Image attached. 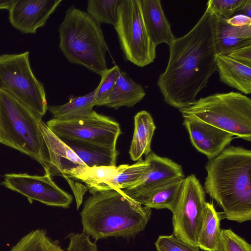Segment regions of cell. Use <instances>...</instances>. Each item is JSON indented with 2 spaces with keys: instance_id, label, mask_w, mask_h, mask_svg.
<instances>
[{
  "instance_id": "16",
  "label": "cell",
  "mask_w": 251,
  "mask_h": 251,
  "mask_svg": "<svg viewBox=\"0 0 251 251\" xmlns=\"http://www.w3.org/2000/svg\"><path fill=\"white\" fill-rule=\"evenodd\" d=\"M216 63L221 81L245 94H251V66L223 54H217Z\"/></svg>"
},
{
  "instance_id": "3",
  "label": "cell",
  "mask_w": 251,
  "mask_h": 251,
  "mask_svg": "<svg viewBox=\"0 0 251 251\" xmlns=\"http://www.w3.org/2000/svg\"><path fill=\"white\" fill-rule=\"evenodd\" d=\"M80 212L83 232L95 241L110 237L131 238L143 231L151 209L143 206L122 190L92 192Z\"/></svg>"
},
{
  "instance_id": "27",
  "label": "cell",
  "mask_w": 251,
  "mask_h": 251,
  "mask_svg": "<svg viewBox=\"0 0 251 251\" xmlns=\"http://www.w3.org/2000/svg\"><path fill=\"white\" fill-rule=\"evenodd\" d=\"M120 69L117 65L107 69L101 75L99 85L95 89V101L97 106H105L114 88Z\"/></svg>"
},
{
  "instance_id": "25",
  "label": "cell",
  "mask_w": 251,
  "mask_h": 251,
  "mask_svg": "<svg viewBox=\"0 0 251 251\" xmlns=\"http://www.w3.org/2000/svg\"><path fill=\"white\" fill-rule=\"evenodd\" d=\"M10 251H64L58 240H53L44 229L32 230L22 237Z\"/></svg>"
},
{
  "instance_id": "18",
  "label": "cell",
  "mask_w": 251,
  "mask_h": 251,
  "mask_svg": "<svg viewBox=\"0 0 251 251\" xmlns=\"http://www.w3.org/2000/svg\"><path fill=\"white\" fill-rule=\"evenodd\" d=\"M226 19L216 18V42L217 54L228 55L232 51L251 45V25L232 26Z\"/></svg>"
},
{
  "instance_id": "11",
  "label": "cell",
  "mask_w": 251,
  "mask_h": 251,
  "mask_svg": "<svg viewBox=\"0 0 251 251\" xmlns=\"http://www.w3.org/2000/svg\"><path fill=\"white\" fill-rule=\"evenodd\" d=\"M2 184L25 196L30 203L34 200L49 206L67 208L73 197L58 187L48 173L44 176L27 174H8Z\"/></svg>"
},
{
  "instance_id": "19",
  "label": "cell",
  "mask_w": 251,
  "mask_h": 251,
  "mask_svg": "<svg viewBox=\"0 0 251 251\" xmlns=\"http://www.w3.org/2000/svg\"><path fill=\"white\" fill-rule=\"evenodd\" d=\"M134 130L129 153L133 161L142 159L151 151V142L156 129L152 116L148 112H138L134 118Z\"/></svg>"
},
{
  "instance_id": "9",
  "label": "cell",
  "mask_w": 251,
  "mask_h": 251,
  "mask_svg": "<svg viewBox=\"0 0 251 251\" xmlns=\"http://www.w3.org/2000/svg\"><path fill=\"white\" fill-rule=\"evenodd\" d=\"M61 139L75 141L117 151V141L121 133L120 125L112 118L97 113L74 119H51L46 124Z\"/></svg>"
},
{
  "instance_id": "5",
  "label": "cell",
  "mask_w": 251,
  "mask_h": 251,
  "mask_svg": "<svg viewBox=\"0 0 251 251\" xmlns=\"http://www.w3.org/2000/svg\"><path fill=\"white\" fill-rule=\"evenodd\" d=\"M41 120L18 100L0 90V143L29 155L47 173L49 155L39 127Z\"/></svg>"
},
{
  "instance_id": "30",
  "label": "cell",
  "mask_w": 251,
  "mask_h": 251,
  "mask_svg": "<svg viewBox=\"0 0 251 251\" xmlns=\"http://www.w3.org/2000/svg\"><path fill=\"white\" fill-rule=\"evenodd\" d=\"M155 246L157 251H200L199 248L187 244L173 234L159 236Z\"/></svg>"
},
{
  "instance_id": "23",
  "label": "cell",
  "mask_w": 251,
  "mask_h": 251,
  "mask_svg": "<svg viewBox=\"0 0 251 251\" xmlns=\"http://www.w3.org/2000/svg\"><path fill=\"white\" fill-rule=\"evenodd\" d=\"M95 90L85 95L72 97L62 105H50L48 110L53 119L66 120L86 116L95 111Z\"/></svg>"
},
{
  "instance_id": "20",
  "label": "cell",
  "mask_w": 251,
  "mask_h": 251,
  "mask_svg": "<svg viewBox=\"0 0 251 251\" xmlns=\"http://www.w3.org/2000/svg\"><path fill=\"white\" fill-rule=\"evenodd\" d=\"M146 96L143 87L120 71L114 88L105 105L117 109L122 106L133 107Z\"/></svg>"
},
{
  "instance_id": "1",
  "label": "cell",
  "mask_w": 251,
  "mask_h": 251,
  "mask_svg": "<svg viewBox=\"0 0 251 251\" xmlns=\"http://www.w3.org/2000/svg\"><path fill=\"white\" fill-rule=\"evenodd\" d=\"M216 17L206 9L185 35L169 46V58L157 85L164 101L176 108L187 107L217 70Z\"/></svg>"
},
{
  "instance_id": "26",
  "label": "cell",
  "mask_w": 251,
  "mask_h": 251,
  "mask_svg": "<svg viewBox=\"0 0 251 251\" xmlns=\"http://www.w3.org/2000/svg\"><path fill=\"white\" fill-rule=\"evenodd\" d=\"M121 0H89L87 13L99 25L108 24L115 26L118 7Z\"/></svg>"
},
{
  "instance_id": "2",
  "label": "cell",
  "mask_w": 251,
  "mask_h": 251,
  "mask_svg": "<svg viewBox=\"0 0 251 251\" xmlns=\"http://www.w3.org/2000/svg\"><path fill=\"white\" fill-rule=\"evenodd\" d=\"M205 192L222 208L225 218L251 220V151L228 146L205 165Z\"/></svg>"
},
{
  "instance_id": "8",
  "label": "cell",
  "mask_w": 251,
  "mask_h": 251,
  "mask_svg": "<svg viewBox=\"0 0 251 251\" xmlns=\"http://www.w3.org/2000/svg\"><path fill=\"white\" fill-rule=\"evenodd\" d=\"M114 27L126 60L140 67L154 61L156 47L144 25L140 0H121Z\"/></svg>"
},
{
  "instance_id": "21",
  "label": "cell",
  "mask_w": 251,
  "mask_h": 251,
  "mask_svg": "<svg viewBox=\"0 0 251 251\" xmlns=\"http://www.w3.org/2000/svg\"><path fill=\"white\" fill-rule=\"evenodd\" d=\"M223 212L216 210L213 202H206L197 240V247L204 251H215L221 232Z\"/></svg>"
},
{
  "instance_id": "24",
  "label": "cell",
  "mask_w": 251,
  "mask_h": 251,
  "mask_svg": "<svg viewBox=\"0 0 251 251\" xmlns=\"http://www.w3.org/2000/svg\"><path fill=\"white\" fill-rule=\"evenodd\" d=\"M148 165L147 161L142 159L130 165L124 164L122 170L119 173L110 180L100 184L90 193L128 188L134 185L140 178Z\"/></svg>"
},
{
  "instance_id": "15",
  "label": "cell",
  "mask_w": 251,
  "mask_h": 251,
  "mask_svg": "<svg viewBox=\"0 0 251 251\" xmlns=\"http://www.w3.org/2000/svg\"><path fill=\"white\" fill-rule=\"evenodd\" d=\"M143 20L148 35L156 47L165 43L168 45L175 39L171 25L159 0H140Z\"/></svg>"
},
{
  "instance_id": "13",
  "label": "cell",
  "mask_w": 251,
  "mask_h": 251,
  "mask_svg": "<svg viewBox=\"0 0 251 251\" xmlns=\"http://www.w3.org/2000/svg\"><path fill=\"white\" fill-rule=\"evenodd\" d=\"M61 0H14L9 10L11 25L21 32L35 33L46 24Z\"/></svg>"
},
{
  "instance_id": "14",
  "label": "cell",
  "mask_w": 251,
  "mask_h": 251,
  "mask_svg": "<svg viewBox=\"0 0 251 251\" xmlns=\"http://www.w3.org/2000/svg\"><path fill=\"white\" fill-rule=\"evenodd\" d=\"M183 125L192 145L208 160L218 156L235 138L229 132L194 119L184 118Z\"/></svg>"
},
{
  "instance_id": "17",
  "label": "cell",
  "mask_w": 251,
  "mask_h": 251,
  "mask_svg": "<svg viewBox=\"0 0 251 251\" xmlns=\"http://www.w3.org/2000/svg\"><path fill=\"white\" fill-rule=\"evenodd\" d=\"M124 165L116 166H98L79 167L70 172L66 179L69 184L74 195L81 191L82 185L76 183L74 179L80 180L86 185L89 192L98 186L113 178L123 169Z\"/></svg>"
},
{
  "instance_id": "33",
  "label": "cell",
  "mask_w": 251,
  "mask_h": 251,
  "mask_svg": "<svg viewBox=\"0 0 251 251\" xmlns=\"http://www.w3.org/2000/svg\"><path fill=\"white\" fill-rule=\"evenodd\" d=\"M229 25L235 26H244L251 25V18L244 14H239L226 20Z\"/></svg>"
},
{
  "instance_id": "29",
  "label": "cell",
  "mask_w": 251,
  "mask_h": 251,
  "mask_svg": "<svg viewBox=\"0 0 251 251\" xmlns=\"http://www.w3.org/2000/svg\"><path fill=\"white\" fill-rule=\"evenodd\" d=\"M215 251H251V245L232 229H223Z\"/></svg>"
},
{
  "instance_id": "12",
  "label": "cell",
  "mask_w": 251,
  "mask_h": 251,
  "mask_svg": "<svg viewBox=\"0 0 251 251\" xmlns=\"http://www.w3.org/2000/svg\"><path fill=\"white\" fill-rule=\"evenodd\" d=\"M145 160L148 165L140 178L132 186L122 190L131 199L185 177L181 166L168 158L151 151L146 156Z\"/></svg>"
},
{
  "instance_id": "6",
  "label": "cell",
  "mask_w": 251,
  "mask_h": 251,
  "mask_svg": "<svg viewBox=\"0 0 251 251\" xmlns=\"http://www.w3.org/2000/svg\"><path fill=\"white\" fill-rule=\"evenodd\" d=\"M179 111L183 118L194 119L251 141V100L239 92L210 95Z\"/></svg>"
},
{
  "instance_id": "4",
  "label": "cell",
  "mask_w": 251,
  "mask_h": 251,
  "mask_svg": "<svg viewBox=\"0 0 251 251\" xmlns=\"http://www.w3.org/2000/svg\"><path fill=\"white\" fill-rule=\"evenodd\" d=\"M59 48L67 60L100 76L108 69L107 46L100 28L86 12L69 7L58 27Z\"/></svg>"
},
{
  "instance_id": "35",
  "label": "cell",
  "mask_w": 251,
  "mask_h": 251,
  "mask_svg": "<svg viewBox=\"0 0 251 251\" xmlns=\"http://www.w3.org/2000/svg\"><path fill=\"white\" fill-rule=\"evenodd\" d=\"M243 11L245 15L251 18V0H248L247 3L242 10Z\"/></svg>"
},
{
  "instance_id": "28",
  "label": "cell",
  "mask_w": 251,
  "mask_h": 251,
  "mask_svg": "<svg viewBox=\"0 0 251 251\" xmlns=\"http://www.w3.org/2000/svg\"><path fill=\"white\" fill-rule=\"evenodd\" d=\"M248 0H209L206 10L216 18L229 19L238 11L242 10Z\"/></svg>"
},
{
  "instance_id": "34",
  "label": "cell",
  "mask_w": 251,
  "mask_h": 251,
  "mask_svg": "<svg viewBox=\"0 0 251 251\" xmlns=\"http://www.w3.org/2000/svg\"><path fill=\"white\" fill-rule=\"evenodd\" d=\"M14 0H0V10L6 9L9 11Z\"/></svg>"
},
{
  "instance_id": "32",
  "label": "cell",
  "mask_w": 251,
  "mask_h": 251,
  "mask_svg": "<svg viewBox=\"0 0 251 251\" xmlns=\"http://www.w3.org/2000/svg\"><path fill=\"white\" fill-rule=\"evenodd\" d=\"M227 55L242 64L251 66V45L238 48Z\"/></svg>"
},
{
  "instance_id": "7",
  "label": "cell",
  "mask_w": 251,
  "mask_h": 251,
  "mask_svg": "<svg viewBox=\"0 0 251 251\" xmlns=\"http://www.w3.org/2000/svg\"><path fill=\"white\" fill-rule=\"evenodd\" d=\"M29 52L0 55V90L42 118L48 110L45 89L31 70Z\"/></svg>"
},
{
  "instance_id": "22",
  "label": "cell",
  "mask_w": 251,
  "mask_h": 251,
  "mask_svg": "<svg viewBox=\"0 0 251 251\" xmlns=\"http://www.w3.org/2000/svg\"><path fill=\"white\" fill-rule=\"evenodd\" d=\"M184 178L175 180L132 199L151 209H167L172 212Z\"/></svg>"
},
{
  "instance_id": "31",
  "label": "cell",
  "mask_w": 251,
  "mask_h": 251,
  "mask_svg": "<svg viewBox=\"0 0 251 251\" xmlns=\"http://www.w3.org/2000/svg\"><path fill=\"white\" fill-rule=\"evenodd\" d=\"M67 238L70 241L67 251H98L96 244L92 242L90 236L83 232H71Z\"/></svg>"
},
{
  "instance_id": "10",
  "label": "cell",
  "mask_w": 251,
  "mask_h": 251,
  "mask_svg": "<svg viewBox=\"0 0 251 251\" xmlns=\"http://www.w3.org/2000/svg\"><path fill=\"white\" fill-rule=\"evenodd\" d=\"M206 202L204 190L196 176L185 177L172 212L173 234L176 238L197 247Z\"/></svg>"
}]
</instances>
